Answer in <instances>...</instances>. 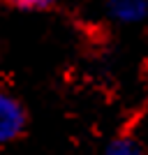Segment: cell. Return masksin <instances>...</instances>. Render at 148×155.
<instances>
[{
  "mask_svg": "<svg viewBox=\"0 0 148 155\" xmlns=\"http://www.w3.org/2000/svg\"><path fill=\"white\" fill-rule=\"evenodd\" d=\"M104 155H143V148L134 137H116L107 146Z\"/></svg>",
  "mask_w": 148,
  "mask_h": 155,
  "instance_id": "obj_3",
  "label": "cell"
},
{
  "mask_svg": "<svg viewBox=\"0 0 148 155\" xmlns=\"http://www.w3.org/2000/svg\"><path fill=\"white\" fill-rule=\"evenodd\" d=\"M107 5H109V12L125 23L143 19L148 12V0H107Z\"/></svg>",
  "mask_w": 148,
  "mask_h": 155,
  "instance_id": "obj_2",
  "label": "cell"
},
{
  "mask_svg": "<svg viewBox=\"0 0 148 155\" xmlns=\"http://www.w3.org/2000/svg\"><path fill=\"white\" fill-rule=\"evenodd\" d=\"M53 0H14V5H19L21 9H44Z\"/></svg>",
  "mask_w": 148,
  "mask_h": 155,
  "instance_id": "obj_4",
  "label": "cell"
},
{
  "mask_svg": "<svg viewBox=\"0 0 148 155\" xmlns=\"http://www.w3.org/2000/svg\"><path fill=\"white\" fill-rule=\"evenodd\" d=\"M28 125V116L19 97H14L9 91L0 88V148L14 143Z\"/></svg>",
  "mask_w": 148,
  "mask_h": 155,
  "instance_id": "obj_1",
  "label": "cell"
}]
</instances>
